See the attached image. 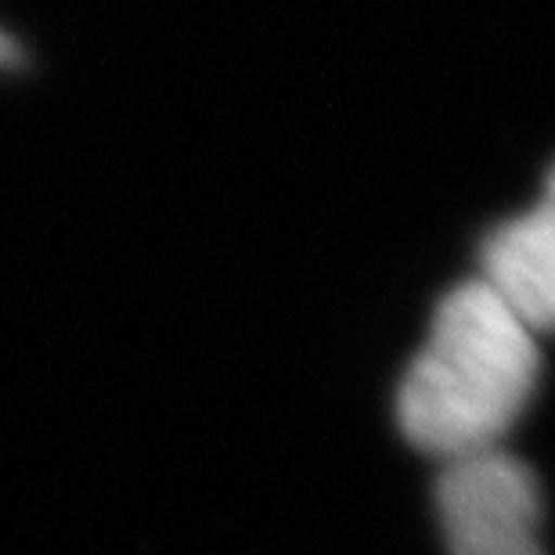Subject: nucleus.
I'll use <instances>...</instances> for the list:
<instances>
[{"label":"nucleus","instance_id":"f03ea898","mask_svg":"<svg viewBox=\"0 0 555 555\" xmlns=\"http://www.w3.org/2000/svg\"><path fill=\"white\" fill-rule=\"evenodd\" d=\"M437 519L448 555H548L538 473L505 448L443 465Z\"/></svg>","mask_w":555,"mask_h":555},{"label":"nucleus","instance_id":"f257e3e1","mask_svg":"<svg viewBox=\"0 0 555 555\" xmlns=\"http://www.w3.org/2000/svg\"><path fill=\"white\" fill-rule=\"evenodd\" d=\"M541 379L538 332L480 278L451 288L397 390V426L440 465L505 448Z\"/></svg>","mask_w":555,"mask_h":555},{"label":"nucleus","instance_id":"20e7f679","mask_svg":"<svg viewBox=\"0 0 555 555\" xmlns=\"http://www.w3.org/2000/svg\"><path fill=\"white\" fill-rule=\"evenodd\" d=\"M22 62V51L18 43L8 37V33H0V69H15V65Z\"/></svg>","mask_w":555,"mask_h":555},{"label":"nucleus","instance_id":"7ed1b4c3","mask_svg":"<svg viewBox=\"0 0 555 555\" xmlns=\"http://www.w3.org/2000/svg\"><path fill=\"white\" fill-rule=\"evenodd\" d=\"M480 282L502 296L538 336L555 332V166L538 203L487 235Z\"/></svg>","mask_w":555,"mask_h":555}]
</instances>
